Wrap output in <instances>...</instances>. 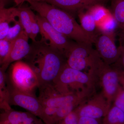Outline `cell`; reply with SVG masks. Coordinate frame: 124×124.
Segmentation results:
<instances>
[{
  "instance_id": "obj_31",
  "label": "cell",
  "mask_w": 124,
  "mask_h": 124,
  "mask_svg": "<svg viewBox=\"0 0 124 124\" xmlns=\"http://www.w3.org/2000/svg\"><path fill=\"white\" fill-rule=\"evenodd\" d=\"M102 0H88L90 6L94 5L99 4V3Z\"/></svg>"
},
{
  "instance_id": "obj_9",
  "label": "cell",
  "mask_w": 124,
  "mask_h": 124,
  "mask_svg": "<svg viewBox=\"0 0 124 124\" xmlns=\"http://www.w3.org/2000/svg\"><path fill=\"white\" fill-rule=\"evenodd\" d=\"M36 18L41 36L40 41L57 49L65 55L75 41L58 31L45 18L38 14Z\"/></svg>"
},
{
  "instance_id": "obj_11",
  "label": "cell",
  "mask_w": 124,
  "mask_h": 124,
  "mask_svg": "<svg viewBox=\"0 0 124 124\" xmlns=\"http://www.w3.org/2000/svg\"><path fill=\"white\" fill-rule=\"evenodd\" d=\"M93 44L100 58L106 64L112 65L119 59L120 48L116 45L114 37L100 33L94 38Z\"/></svg>"
},
{
  "instance_id": "obj_21",
  "label": "cell",
  "mask_w": 124,
  "mask_h": 124,
  "mask_svg": "<svg viewBox=\"0 0 124 124\" xmlns=\"http://www.w3.org/2000/svg\"><path fill=\"white\" fill-rule=\"evenodd\" d=\"M18 9V18L22 23L24 31L29 38L31 36V12L32 9L27 7H20Z\"/></svg>"
},
{
  "instance_id": "obj_28",
  "label": "cell",
  "mask_w": 124,
  "mask_h": 124,
  "mask_svg": "<svg viewBox=\"0 0 124 124\" xmlns=\"http://www.w3.org/2000/svg\"><path fill=\"white\" fill-rule=\"evenodd\" d=\"M100 119L87 117H78V124H102Z\"/></svg>"
},
{
  "instance_id": "obj_10",
  "label": "cell",
  "mask_w": 124,
  "mask_h": 124,
  "mask_svg": "<svg viewBox=\"0 0 124 124\" xmlns=\"http://www.w3.org/2000/svg\"><path fill=\"white\" fill-rule=\"evenodd\" d=\"M101 93L93 94L80 104L74 111L78 117L104 118L111 107Z\"/></svg>"
},
{
  "instance_id": "obj_1",
  "label": "cell",
  "mask_w": 124,
  "mask_h": 124,
  "mask_svg": "<svg viewBox=\"0 0 124 124\" xmlns=\"http://www.w3.org/2000/svg\"><path fill=\"white\" fill-rule=\"evenodd\" d=\"M34 43L35 46L31 47V53L26 58L27 63L35 73L39 87L53 85L67 64L66 57L62 52L45 42L40 41Z\"/></svg>"
},
{
  "instance_id": "obj_13",
  "label": "cell",
  "mask_w": 124,
  "mask_h": 124,
  "mask_svg": "<svg viewBox=\"0 0 124 124\" xmlns=\"http://www.w3.org/2000/svg\"><path fill=\"white\" fill-rule=\"evenodd\" d=\"M41 120L29 112L18 111L12 108L3 111L0 115V124H28Z\"/></svg>"
},
{
  "instance_id": "obj_24",
  "label": "cell",
  "mask_w": 124,
  "mask_h": 124,
  "mask_svg": "<svg viewBox=\"0 0 124 124\" xmlns=\"http://www.w3.org/2000/svg\"><path fill=\"white\" fill-rule=\"evenodd\" d=\"M11 41L4 38L0 40V64L3 63L9 53Z\"/></svg>"
},
{
  "instance_id": "obj_7",
  "label": "cell",
  "mask_w": 124,
  "mask_h": 124,
  "mask_svg": "<svg viewBox=\"0 0 124 124\" xmlns=\"http://www.w3.org/2000/svg\"><path fill=\"white\" fill-rule=\"evenodd\" d=\"M6 80L16 88L27 93H33L39 86L38 78L31 67L21 60L11 64Z\"/></svg>"
},
{
  "instance_id": "obj_6",
  "label": "cell",
  "mask_w": 124,
  "mask_h": 124,
  "mask_svg": "<svg viewBox=\"0 0 124 124\" xmlns=\"http://www.w3.org/2000/svg\"><path fill=\"white\" fill-rule=\"evenodd\" d=\"M98 54L92 44L75 41L65 56L67 64L70 67L85 72L92 69Z\"/></svg>"
},
{
  "instance_id": "obj_18",
  "label": "cell",
  "mask_w": 124,
  "mask_h": 124,
  "mask_svg": "<svg viewBox=\"0 0 124 124\" xmlns=\"http://www.w3.org/2000/svg\"><path fill=\"white\" fill-rule=\"evenodd\" d=\"M5 70L0 68V108L3 111L11 109L9 104V93L6 83Z\"/></svg>"
},
{
  "instance_id": "obj_33",
  "label": "cell",
  "mask_w": 124,
  "mask_h": 124,
  "mask_svg": "<svg viewBox=\"0 0 124 124\" xmlns=\"http://www.w3.org/2000/svg\"><path fill=\"white\" fill-rule=\"evenodd\" d=\"M45 124L44 122H43L42 120H41L39 121L38 122H35V123H31V124Z\"/></svg>"
},
{
  "instance_id": "obj_29",
  "label": "cell",
  "mask_w": 124,
  "mask_h": 124,
  "mask_svg": "<svg viewBox=\"0 0 124 124\" xmlns=\"http://www.w3.org/2000/svg\"><path fill=\"white\" fill-rule=\"evenodd\" d=\"M119 47L121 50V54L117 62L124 68V42L120 43Z\"/></svg>"
},
{
  "instance_id": "obj_12",
  "label": "cell",
  "mask_w": 124,
  "mask_h": 124,
  "mask_svg": "<svg viewBox=\"0 0 124 124\" xmlns=\"http://www.w3.org/2000/svg\"><path fill=\"white\" fill-rule=\"evenodd\" d=\"M29 38L26 32L23 31L18 37L11 41L8 55L0 65V68L6 70L11 63L20 61L29 55L31 50V47L28 43Z\"/></svg>"
},
{
  "instance_id": "obj_14",
  "label": "cell",
  "mask_w": 124,
  "mask_h": 124,
  "mask_svg": "<svg viewBox=\"0 0 124 124\" xmlns=\"http://www.w3.org/2000/svg\"><path fill=\"white\" fill-rule=\"evenodd\" d=\"M18 16V8H6L1 1L0 6V40L6 37L9 29L10 24L14 22Z\"/></svg>"
},
{
  "instance_id": "obj_16",
  "label": "cell",
  "mask_w": 124,
  "mask_h": 124,
  "mask_svg": "<svg viewBox=\"0 0 124 124\" xmlns=\"http://www.w3.org/2000/svg\"><path fill=\"white\" fill-rule=\"evenodd\" d=\"M117 24L120 43L124 42V0H111L110 11Z\"/></svg>"
},
{
  "instance_id": "obj_8",
  "label": "cell",
  "mask_w": 124,
  "mask_h": 124,
  "mask_svg": "<svg viewBox=\"0 0 124 124\" xmlns=\"http://www.w3.org/2000/svg\"><path fill=\"white\" fill-rule=\"evenodd\" d=\"M9 93L10 105L18 106L27 110L42 120L46 122L44 108L38 98L33 93H27L16 88L6 80Z\"/></svg>"
},
{
  "instance_id": "obj_23",
  "label": "cell",
  "mask_w": 124,
  "mask_h": 124,
  "mask_svg": "<svg viewBox=\"0 0 124 124\" xmlns=\"http://www.w3.org/2000/svg\"><path fill=\"white\" fill-rule=\"evenodd\" d=\"M14 24L13 26L10 27L5 39L10 41H12L18 37L22 31H24L22 23L18 20H15Z\"/></svg>"
},
{
  "instance_id": "obj_20",
  "label": "cell",
  "mask_w": 124,
  "mask_h": 124,
  "mask_svg": "<svg viewBox=\"0 0 124 124\" xmlns=\"http://www.w3.org/2000/svg\"><path fill=\"white\" fill-rule=\"evenodd\" d=\"M102 124H124V112L115 106H112L103 118Z\"/></svg>"
},
{
  "instance_id": "obj_19",
  "label": "cell",
  "mask_w": 124,
  "mask_h": 124,
  "mask_svg": "<svg viewBox=\"0 0 124 124\" xmlns=\"http://www.w3.org/2000/svg\"><path fill=\"white\" fill-rule=\"evenodd\" d=\"M97 26L100 33L115 38L116 31H117V24L111 13L104 20L98 23Z\"/></svg>"
},
{
  "instance_id": "obj_34",
  "label": "cell",
  "mask_w": 124,
  "mask_h": 124,
  "mask_svg": "<svg viewBox=\"0 0 124 124\" xmlns=\"http://www.w3.org/2000/svg\"><path fill=\"white\" fill-rule=\"evenodd\" d=\"M33 0L37 1H44V2H46L48 1V0Z\"/></svg>"
},
{
  "instance_id": "obj_35",
  "label": "cell",
  "mask_w": 124,
  "mask_h": 124,
  "mask_svg": "<svg viewBox=\"0 0 124 124\" xmlns=\"http://www.w3.org/2000/svg\"><path fill=\"white\" fill-rule=\"evenodd\" d=\"M88 2H89L88 0ZM89 4H90V3H89Z\"/></svg>"
},
{
  "instance_id": "obj_4",
  "label": "cell",
  "mask_w": 124,
  "mask_h": 124,
  "mask_svg": "<svg viewBox=\"0 0 124 124\" xmlns=\"http://www.w3.org/2000/svg\"><path fill=\"white\" fill-rule=\"evenodd\" d=\"M121 68L117 64L112 67L105 63L101 58L94 65L93 71L97 83L101 89V93L112 106L114 98L121 85L119 75Z\"/></svg>"
},
{
  "instance_id": "obj_26",
  "label": "cell",
  "mask_w": 124,
  "mask_h": 124,
  "mask_svg": "<svg viewBox=\"0 0 124 124\" xmlns=\"http://www.w3.org/2000/svg\"><path fill=\"white\" fill-rule=\"evenodd\" d=\"M115 106L124 112V90L122 86L120 88L113 101Z\"/></svg>"
},
{
  "instance_id": "obj_15",
  "label": "cell",
  "mask_w": 124,
  "mask_h": 124,
  "mask_svg": "<svg viewBox=\"0 0 124 124\" xmlns=\"http://www.w3.org/2000/svg\"><path fill=\"white\" fill-rule=\"evenodd\" d=\"M83 11L84 9L78 13L80 25L90 38L93 44L94 38L100 33L98 29L96 20L93 15L88 10L85 12Z\"/></svg>"
},
{
  "instance_id": "obj_22",
  "label": "cell",
  "mask_w": 124,
  "mask_h": 124,
  "mask_svg": "<svg viewBox=\"0 0 124 124\" xmlns=\"http://www.w3.org/2000/svg\"><path fill=\"white\" fill-rule=\"evenodd\" d=\"M87 8L93 16L97 24L104 20L110 13V11L99 4L92 6Z\"/></svg>"
},
{
  "instance_id": "obj_2",
  "label": "cell",
  "mask_w": 124,
  "mask_h": 124,
  "mask_svg": "<svg viewBox=\"0 0 124 124\" xmlns=\"http://www.w3.org/2000/svg\"><path fill=\"white\" fill-rule=\"evenodd\" d=\"M30 8L47 20L54 29L77 42L93 44L70 13L46 2L29 0Z\"/></svg>"
},
{
  "instance_id": "obj_30",
  "label": "cell",
  "mask_w": 124,
  "mask_h": 124,
  "mask_svg": "<svg viewBox=\"0 0 124 124\" xmlns=\"http://www.w3.org/2000/svg\"><path fill=\"white\" fill-rule=\"evenodd\" d=\"M119 80L120 85L124 90V70L121 69L119 75Z\"/></svg>"
},
{
  "instance_id": "obj_3",
  "label": "cell",
  "mask_w": 124,
  "mask_h": 124,
  "mask_svg": "<svg viewBox=\"0 0 124 124\" xmlns=\"http://www.w3.org/2000/svg\"><path fill=\"white\" fill-rule=\"evenodd\" d=\"M97 83L93 72H86L73 69L66 64L53 85L63 94L78 93L88 89L94 88Z\"/></svg>"
},
{
  "instance_id": "obj_32",
  "label": "cell",
  "mask_w": 124,
  "mask_h": 124,
  "mask_svg": "<svg viewBox=\"0 0 124 124\" xmlns=\"http://www.w3.org/2000/svg\"><path fill=\"white\" fill-rule=\"evenodd\" d=\"M14 0L17 5H19L23 4L25 1L27 2L29 0Z\"/></svg>"
},
{
  "instance_id": "obj_5",
  "label": "cell",
  "mask_w": 124,
  "mask_h": 124,
  "mask_svg": "<svg viewBox=\"0 0 124 124\" xmlns=\"http://www.w3.org/2000/svg\"><path fill=\"white\" fill-rule=\"evenodd\" d=\"M38 88L39 94L38 98L44 108L46 118L49 124L50 117L55 114L57 108L91 90L88 89L78 93L63 94L57 91L53 85H42Z\"/></svg>"
},
{
  "instance_id": "obj_25",
  "label": "cell",
  "mask_w": 124,
  "mask_h": 124,
  "mask_svg": "<svg viewBox=\"0 0 124 124\" xmlns=\"http://www.w3.org/2000/svg\"><path fill=\"white\" fill-rule=\"evenodd\" d=\"M31 38L33 42H37L36 37L40 32L39 26L36 15L32 11L31 12Z\"/></svg>"
},
{
  "instance_id": "obj_27",
  "label": "cell",
  "mask_w": 124,
  "mask_h": 124,
  "mask_svg": "<svg viewBox=\"0 0 124 124\" xmlns=\"http://www.w3.org/2000/svg\"><path fill=\"white\" fill-rule=\"evenodd\" d=\"M56 124H78V117L73 111Z\"/></svg>"
},
{
  "instance_id": "obj_17",
  "label": "cell",
  "mask_w": 124,
  "mask_h": 124,
  "mask_svg": "<svg viewBox=\"0 0 124 124\" xmlns=\"http://www.w3.org/2000/svg\"><path fill=\"white\" fill-rule=\"evenodd\" d=\"M46 2L67 12L78 13L90 6L88 0H48Z\"/></svg>"
}]
</instances>
